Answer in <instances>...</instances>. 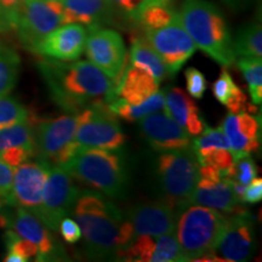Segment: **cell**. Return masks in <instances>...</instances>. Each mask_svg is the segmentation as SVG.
Listing matches in <instances>:
<instances>
[{"label":"cell","instance_id":"41","mask_svg":"<svg viewBox=\"0 0 262 262\" xmlns=\"http://www.w3.org/2000/svg\"><path fill=\"white\" fill-rule=\"evenodd\" d=\"M14 168L0 159V198L8 201L12 188Z\"/></svg>","mask_w":262,"mask_h":262},{"label":"cell","instance_id":"42","mask_svg":"<svg viewBox=\"0 0 262 262\" xmlns=\"http://www.w3.org/2000/svg\"><path fill=\"white\" fill-rule=\"evenodd\" d=\"M262 199V180L260 178H255L245 187L244 192V203L255 204Z\"/></svg>","mask_w":262,"mask_h":262},{"label":"cell","instance_id":"32","mask_svg":"<svg viewBox=\"0 0 262 262\" xmlns=\"http://www.w3.org/2000/svg\"><path fill=\"white\" fill-rule=\"evenodd\" d=\"M238 67L248 81L253 102L260 106L262 101V60L257 56H243L238 60Z\"/></svg>","mask_w":262,"mask_h":262},{"label":"cell","instance_id":"28","mask_svg":"<svg viewBox=\"0 0 262 262\" xmlns=\"http://www.w3.org/2000/svg\"><path fill=\"white\" fill-rule=\"evenodd\" d=\"M12 148H26L35 152L34 125L29 119L0 127V152Z\"/></svg>","mask_w":262,"mask_h":262},{"label":"cell","instance_id":"4","mask_svg":"<svg viewBox=\"0 0 262 262\" xmlns=\"http://www.w3.org/2000/svg\"><path fill=\"white\" fill-rule=\"evenodd\" d=\"M64 166L73 178L110 198L125 195L129 173L122 150L78 148Z\"/></svg>","mask_w":262,"mask_h":262},{"label":"cell","instance_id":"6","mask_svg":"<svg viewBox=\"0 0 262 262\" xmlns=\"http://www.w3.org/2000/svg\"><path fill=\"white\" fill-rule=\"evenodd\" d=\"M199 165L192 146L164 152L159 157L157 175L165 202L173 209L187 205L199 180Z\"/></svg>","mask_w":262,"mask_h":262},{"label":"cell","instance_id":"19","mask_svg":"<svg viewBox=\"0 0 262 262\" xmlns=\"http://www.w3.org/2000/svg\"><path fill=\"white\" fill-rule=\"evenodd\" d=\"M221 127L234 159L250 156L260 147V123L248 112L227 114Z\"/></svg>","mask_w":262,"mask_h":262},{"label":"cell","instance_id":"33","mask_svg":"<svg viewBox=\"0 0 262 262\" xmlns=\"http://www.w3.org/2000/svg\"><path fill=\"white\" fill-rule=\"evenodd\" d=\"M166 0H107L114 17L136 26L137 18L143 10L148 6Z\"/></svg>","mask_w":262,"mask_h":262},{"label":"cell","instance_id":"7","mask_svg":"<svg viewBox=\"0 0 262 262\" xmlns=\"http://www.w3.org/2000/svg\"><path fill=\"white\" fill-rule=\"evenodd\" d=\"M64 25L60 0H22L14 31L27 50L34 52L49 33Z\"/></svg>","mask_w":262,"mask_h":262},{"label":"cell","instance_id":"2","mask_svg":"<svg viewBox=\"0 0 262 262\" xmlns=\"http://www.w3.org/2000/svg\"><path fill=\"white\" fill-rule=\"evenodd\" d=\"M39 68L54 102L67 113L78 116L112 100L117 83L91 62L48 60L40 62Z\"/></svg>","mask_w":262,"mask_h":262},{"label":"cell","instance_id":"13","mask_svg":"<svg viewBox=\"0 0 262 262\" xmlns=\"http://www.w3.org/2000/svg\"><path fill=\"white\" fill-rule=\"evenodd\" d=\"M51 166L50 163L40 158L35 162L27 160L16 166L6 204L24 208L37 216Z\"/></svg>","mask_w":262,"mask_h":262},{"label":"cell","instance_id":"16","mask_svg":"<svg viewBox=\"0 0 262 262\" xmlns=\"http://www.w3.org/2000/svg\"><path fill=\"white\" fill-rule=\"evenodd\" d=\"M140 120L141 134L158 152H172L192 146L191 135L168 114L156 112Z\"/></svg>","mask_w":262,"mask_h":262},{"label":"cell","instance_id":"39","mask_svg":"<svg viewBox=\"0 0 262 262\" xmlns=\"http://www.w3.org/2000/svg\"><path fill=\"white\" fill-rule=\"evenodd\" d=\"M58 231L62 235V238L64 239V242L70 244L78 243L81 239V231L78 222L74 219L68 217L66 216L58 225Z\"/></svg>","mask_w":262,"mask_h":262},{"label":"cell","instance_id":"17","mask_svg":"<svg viewBox=\"0 0 262 262\" xmlns=\"http://www.w3.org/2000/svg\"><path fill=\"white\" fill-rule=\"evenodd\" d=\"M126 219L134 231V239L141 235L159 237L175 232L176 209L166 202H152L130 208Z\"/></svg>","mask_w":262,"mask_h":262},{"label":"cell","instance_id":"22","mask_svg":"<svg viewBox=\"0 0 262 262\" xmlns=\"http://www.w3.org/2000/svg\"><path fill=\"white\" fill-rule=\"evenodd\" d=\"M159 89V83L148 72L130 63L125 64L122 75L113 90V98L137 104L152 96Z\"/></svg>","mask_w":262,"mask_h":262},{"label":"cell","instance_id":"29","mask_svg":"<svg viewBox=\"0 0 262 262\" xmlns=\"http://www.w3.org/2000/svg\"><path fill=\"white\" fill-rule=\"evenodd\" d=\"M232 48L237 56H262V29L257 22L245 26L232 40Z\"/></svg>","mask_w":262,"mask_h":262},{"label":"cell","instance_id":"3","mask_svg":"<svg viewBox=\"0 0 262 262\" xmlns=\"http://www.w3.org/2000/svg\"><path fill=\"white\" fill-rule=\"evenodd\" d=\"M179 14L183 27L196 48L222 67L234 63L233 39L217 6L208 0H183Z\"/></svg>","mask_w":262,"mask_h":262},{"label":"cell","instance_id":"1","mask_svg":"<svg viewBox=\"0 0 262 262\" xmlns=\"http://www.w3.org/2000/svg\"><path fill=\"white\" fill-rule=\"evenodd\" d=\"M72 214L80 227L84 253L91 260H118L134 241L130 222L102 193L79 191Z\"/></svg>","mask_w":262,"mask_h":262},{"label":"cell","instance_id":"36","mask_svg":"<svg viewBox=\"0 0 262 262\" xmlns=\"http://www.w3.org/2000/svg\"><path fill=\"white\" fill-rule=\"evenodd\" d=\"M257 175L256 164L250 156L242 157V158L234 159L233 164L229 169L222 173L224 178L231 179L233 181L241 183V185L248 186Z\"/></svg>","mask_w":262,"mask_h":262},{"label":"cell","instance_id":"9","mask_svg":"<svg viewBox=\"0 0 262 262\" xmlns=\"http://www.w3.org/2000/svg\"><path fill=\"white\" fill-rule=\"evenodd\" d=\"M77 116H62L41 120L34 127L35 155L51 165H64L79 147L74 142Z\"/></svg>","mask_w":262,"mask_h":262},{"label":"cell","instance_id":"15","mask_svg":"<svg viewBox=\"0 0 262 262\" xmlns=\"http://www.w3.org/2000/svg\"><path fill=\"white\" fill-rule=\"evenodd\" d=\"M9 228L37 247V261L66 260L64 250L52 237L49 228L34 214L17 206L15 214L9 216Z\"/></svg>","mask_w":262,"mask_h":262},{"label":"cell","instance_id":"8","mask_svg":"<svg viewBox=\"0 0 262 262\" xmlns=\"http://www.w3.org/2000/svg\"><path fill=\"white\" fill-rule=\"evenodd\" d=\"M77 118L74 142L79 148L120 149L125 145V134L107 104L86 108Z\"/></svg>","mask_w":262,"mask_h":262},{"label":"cell","instance_id":"21","mask_svg":"<svg viewBox=\"0 0 262 262\" xmlns=\"http://www.w3.org/2000/svg\"><path fill=\"white\" fill-rule=\"evenodd\" d=\"M192 148L194 150L199 165H210L221 173L232 166L234 162L231 147L222 127H208L195 140L192 141Z\"/></svg>","mask_w":262,"mask_h":262},{"label":"cell","instance_id":"38","mask_svg":"<svg viewBox=\"0 0 262 262\" xmlns=\"http://www.w3.org/2000/svg\"><path fill=\"white\" fill-rule=\"evenodd\" d=\"M185 77L188 94L196 100L204 96L205 91L208 89V80H206L204 74L194 67H189L186 71Z\"/></svg>","mask_w":262,"mask_h":262},{"label":"cell","instance_id":"20","mask_svg":"<svg viewBox=\"0 0 262 262\" xmlns=\"http://www.w3.org/2000/svg\"><path fill=\"white\" fill-rule=\"evenodd\" d=\"M188 204L208 206L228 214L245 210L243 203L235 195L233 181L227 178L219 180L199 178Z\"/></svg>","mask_w":262,"mask_h":262},{"label":"cell","instance_id":"25","mask_svg":"<svg viewBox=\"0 0 262 262\" xmlns=\"http://www.w3.org/2000/svg\"><path fill=\"white\" fill-rule=\"evenodd\" d=\"M129 62L148 72L159 84L169 75L165 63L145 37H135L133 39L129 52Z\"/></svg>","mask_w":262,"mask_h":262},{"label":"cell","instance_id":"37","mask_svg":"<svg viewBox=\"0 0 262 262\" xmlns=\"http://www.w3.org/2000/svg\"><path fill=\"white\" fill-rule=\"evenodd\" d=\"M22 0H0V33L14 31Z\"/></svg>","mask_w":262,"mask_h":262},{"label":"cell","instance_id":"11","mask_svg":"<svg viewBox=\"0 0 262 262\" xmlns=\"http://www.w3.org/2000/svg\"><path fill=\"white\" fill-rule=\"evenodd\" d=\"M143 37L165 63L170 77H175L196 50L194 41L183 27L180 14L169 24L143 31Z\"/></svg>","mask_w":262,"mask_h":262},{"label":"cell","instance_id":"27","mask_svg":"<svg viewBox=\"0 0 262 262\" xmlns=\"http://www.w3.org/2000/svg\"><path fill=\"white\" fill-rule=\"evenodd\" d=\"M212 94L219 102L225 104L229 111V113H242L253 111L255 112L256 108L249 106L247 95L243 93L241 88L237 86L233 78L227 71L222 70L220 77L212 85Z\"/></svg>","mask_w":262,"mask_h":262},{"label":"cell","instance_id":"24","mask_svg":"<svg viewBox=\"0 0 262 262\" xmlns=\"http://www.w3.org/2000/svg\"><path fill=\"white\" fill-rule=\"evenodd\" d=\"M64 14V25L77 24L88 31L112 24L114 16L107 0H60Z\"/></svg>","mask_w":262,"mask_h":262},{"label":"cell","instance_id":"10","mask_svg":"<svg viewBox=\"0 0 262 262\" xmlns=\"http://www.w3.org/2000/svg\"><path fill=\"white\" fill-rule=\"evenodd\" d=\"M78 194L79 189L75 187L70 170L64 165H52L37 217L50 231H58L62 219L72 212Z\"/></svg>","mask_w":262,"mask_h":262},{"label":"cell","instance_id":"5","mask_svg":"<svg viewBox=\"0 0 262 262\" xmlns=\"http://www.w3.org/2000/svg\"><path fill=\"white\" fill-rule=\"evenodd\" d=\"M226 215L198 204H187L176 210L175 237L183 261H198L214 253L225 225Z\"/></svg>","mask_w":262,"mask_h":262},{"label":"cell","instance_id":"14","mask_svg":"<svg viewBox=\"0 0 262 262\" xmlns=\"http://www.w3.org/2000/svg\"><path fill=\"white\" fill-rule=\"evenodd\" d=\"M255 247V225L250 212L245 209L226 216L214 253L225 261L244 262L251 257Z\"/></svg>","mask_w":262,"mask_h":262},{"label":"cell","instance_id":"26","mask_svg":"<svg viewBox=\"0 0 262 262\" xmlns=\"http://www.w3.org/2000/svg\"><path fill=\"white\" fill-rule=\"evenodd\" d=\"M164 107H165V94L159 90L137 104L127 103L120 98H113L107 103V108L111 113L126 122H136L149 114L159 112L164 110Z\"/></svg>","mask_w":262,"mask_h":262},{"label":"cell","instance_id":"31","mask_svg":"<svg viewBox=\"0 0 262 262\" xmlns=\"http://www.w3.org/2000/svg\"><path fill=\"white\" fill-rule=\"evenodd\" d=\"M4 244L6 247L5 262H27L38 254V249L34 244L22 238L11 228L5 232Z\"/></svg>","mask_w":262,"mask_h":262},{"label":"cell","instance_id":"43","mask_svg":"<svg viewBox=\"0 0 262 262\" xmlns=\"http://www.w3.org/2000/svg\"><path fill=\"white\" fill-rule=\"evenodd\" d=\"M222 2H224L227 6H229V8L238 10V9L244 8V6H247L251 0H222Z\"/></svg>","mask_w":262,"mask_h":262},{"label":"cell","instance_id":"34","mask_svg":"<svg viewBox=\"0 0 262 262\" xmlns=\"http://www.w3.org/2000/svg\"><path fill=\"white\" fill-rule=\"evenodd\" d=\"M183 262L181 250L175 233H168L156 237V247L152 262Z\"/></svg>","mask_w":262,"mask_h":262},{"label":"cell","instance_id":"18","mask_svg":"<svg viewBox=\"0 0 262 262\" xmlns=\"http://www.w3.org/2000/svg\"><path fill=\"white\" fill-rule=\"evenodd\" d=\"M88 29L81 25L67 24L49 33L35 48L34 54L58 61L78 60L85 49Z\"/></svg>","mask_w":262,"mask_h":262},{"label":"cell","instance_id":"44","mask_svg":"<svg viewBox=\"0 0 262 262\" xmlns=\"http://www.w3.org/2000/svg\"><path fill=\"white\" fill-rule=\"evenodd\" d=\"M0 48H2V45H0Z\"/></svg>","mask_w":262,"mask_h":262},{"label":"cell","instance_id":"30","mask_svg":"<svg viewBox=\"0 0 262 262\" xmlns=\"http://www.w3.org/2000/svg\"><path fill=\"white\" fill-rule=\"evenodd\" d=\"M21 58L14 50L0 48V97L14 90L18 79Z\"/></svg>","mask_w":262,"mask_h":262},{"label":"cell","instance_id":"23","mask_svg":"<svg viewBox=\"0 0 262 262\" xmlns=\"http://www.w3.org/2000/svg\"><path fill=\"white\" fill-rule=\"evenodd\" d=\"M165 94V114L172 118L191 136H198L204 131L206 124L201 111L187 93L179 88H170Z\"/></svg>","mask_w":262,"mask_h":262},{"label":"cell","instance_id":"12","mask_svg":"<svg viewBox=\"0 0 262 262\" xmlns=\"http://www.w3.org/2000/svg\"><path fill=\"white\" fill-rule=\"evenodd\" d=\"M84 51L91 63L117 83L126 64L125 44L119 33L102 27L89 29Z\"/></svg>","mask_w":262,"mask_h":262},{"label":"cell","instance_id":"40","mask_svg":"<svg viewBox=\"0 0 262 262\" xmlns=\"http://www.w3.org/2000/svg\"><path fill=\"white\" fill-rule=\"evenodd\" d=\"M35 155L34 150L26 149V148H12L0 152V159L6 164H9L12 168H16L19 164L27 162Z\"/></svg>","mask_w":262,"mask_h":262},{"label":"cell","instance_id":"35","mask_svg":"<svg viewBox=\"0 0 262 262\" xmlns=\"http://www.w3.org/2000/svg\"><path fill=\"white\" fill-rule=\"evenodd\" d=\"M29 119V112L24 104L14 97H0V127L26 122Z\"/></svg>","mask_w":262,"mask_h":262}]
</instances>
